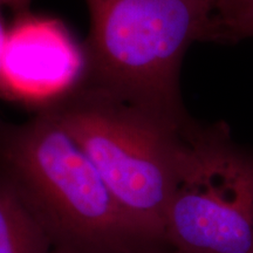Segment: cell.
Segmentation results:
<instances>
[{
	"label": "cell",
	"instance_id": "cell-1",
	"mask_svg": "<svg viewBox=\"0 0 253 253\" xmlns=\"http://www.w3.org/2000/svg\"><path fill=\"white\" fill-rule=\"evenodd\" d=\"M86 153L137 235L166 244L164 220L199 123L185 108L82 84L48 107Z\"/></svg>",
	"mask_w": 253,
	"mask_h": 253
},
{
	"label": "cell",
	"instance_id": "cell-2",
	"mask_svg": "<svg viewBox=\"0 0 253 253\" xmlns=\"http://www.w3.org/2000/svg\"><path fill=\"white\" fill-rule=\"evenodd\" d=\"M0 155L42 224L88 253H128L147 244L93 163L48 109L4 129Z\"/></svg>",
	"mask_w": 253,
	"mask_h": 253
},
{
	"label": "cell",
	"instance_id": "cell-3",
	"mask_svg": "<svg viewBox=\"0 0 253 253\" xmlns=\"http://www.w3.org/2000/svg\"><path fill=\"white\" fill-rule=\"evenodd\" d=\"M90 28L87 77L138 102L183 109L181 68L196 41L210 40V14L190 0H84Z\"/></svg>",
	"mask_w": 253,
	"mask_h": 253
},
{
	"label": "cell",
	"instance_id": "cell-4",
	"mask_svg": "<svg viewBox=\"0 0 253 253\" xmlns=\"http://www.w3.org/2000/svg\"><path fill=\"white\" fill-rule=\"evenodd\" d=\"M178 253H253V153L224 123L202 125L164 220Z\"/></svg>",
	"mask_w": 253,
	"mask_h": 253
},
{
	"label": "cell",
	"instance_id": "cell-5",
	"mask_svg": "<svg viewBox=\"0 0 253 253\" xmlns=\"http://www.w3.org/2000/svg\"><path fill=\"white\" fill-rule=\"evenodd\" d=\"M87 54L59 19L17 13L7 27L0 96L43 109L84 84Z\"/></svg>",
	"mask_w": 253,
	"mask_h": 253
},
{
	"label": "cell",
	"instance_id": "cell-6",
	"mask_svg": "<svg viewBox=\"0 0 253 253\" xmlns=\"http://www.w3.org/2000/svg\"><path fill=\"white\" fill-rule=\"evenodd\" d=\"M0 253H47L45 227L32 209L0 186Z\"/></svg>",
	"mask_w": 253,
	"mask_h": 253
},
{
	"label": "cell",
	"instance_id": "cell-7",
	"mask_svg": "<svg viewBox=\"0 0 253 253\" xmlns=\"http://www.w3.org/2000/svg\"><path fill=\"white\" fill-rule=\"evenodd\" d=\"M210 40L253 38V0H214L210 14Z\"/></svg>",
	"mask_w": 253,
	"mask_h": 253
},
{
	"label": "cell",
	"instance_id": "cell-8",
	"mask_svg": "<svg viewBox=\"0 0 253 253\" xmlns=\"http://www.w3.org/2000/svg\"><path fill=\"white\" fill-rule=\"evenodd\" d=\"M1 7L0 5V91H1V79H2V60H4V49L6 34H7V27L5 26L4 19L1 15Z\"/></svg>",
	"mask_w": 253,
	"mask_h": 253
},
{
	"label": "cell",
	"instance_id": "cell-9",
	"mask_svg": "<svg viewBox=\"0 0 253 253\" xmlns=\"http://www.w3.org/2000/svg\"><path fill=\"white\" fill-rule=\"evenodd\" d=\"M32 0H0V5L7 6L8 8L13 9L15 13L28 11Z\"/></svg>",
	"mask_w": 253,
	"mask_h": 253
},
{
	"label": "cell",
	"instance_id": "cell-10",
	"mask_svg": "<svg viewBox=\"0 0 253 253\" xmlns=\"http://www.w3.org/2000/svg\"><path fill=\"white\" fill-rule=\"evenodd\" d=\"M164 245V244H155V245H147L143 246V248H140L137 250H134V251L128 252V253H178L175 250L170 248V251H162V250H158L157 246Z\"/></svg>",
	"mask_w": 253,
	"mask_h": 253
},
{
	"label": "cell",
	"instance_id": "cell-11",
	"mask_svg": "<svg viewBox=\"0 0 253 253\" xmlns=\"http://www.w3.org/2000/svg\"><path fill=\"white\" fill-rule=\"evenodd\" d=\"M190 1H192L194 4L198 5L199 7L203 8L204 11H207L209 14H211V9H212L214 0H190Z\"/></svg>",
	"mask_w": 253,
	"mask_h": 253
},
{
	"label": "cell",
	"instance_id": "cell-12",
	"mask_svg": "<svg viewBox=\"0 0 253 253\" xmlns=\"http://www.w3.org/2000/svg\"><path fill=\"white\" fill-rule=\"evenodd\" d=\"M60 253H72V252H69V251H63V252H60Z\"/></svg>",
	"mask_w": 253,
	"mask_h": 253
}]
</instances>
